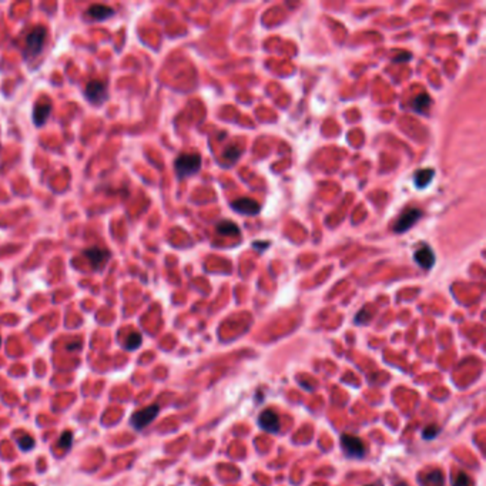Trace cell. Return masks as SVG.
Instances as JSON below:
<instances>
[{"instance_id":"cell-1","label":"cell","mask_w":486,"mask_h":486,"mask_svg":"<svg viewBox=\"0 0 486 486\" xmlns=\"http://www.w3.org/2000/svg\"><path fill=\"white\" fill-rule=\"evenodd\" d=\"M47 31L43 26H36L33 30L27 34L26 37V47H24V57L27 60L34 59L40 54V52L43 50L45 47V42H46Z\"/></svg>"},{"instance_id":"cell-2","label":"cell","mask_w":486,"mask_h":486,"mask_svg":"<svg viewBox=\"0 0 486 486\" xmlns=\"http://www.w3.org/2000/svg\"><path fill=\"white\" fill-rule=\"evenodd\" d=\"M201 155L197 153H184L178 155L174 163V169L180 178L190 177L200 170Z\"/></svg>"},{"instance_id":"cell-3","label":"cell","mask_w":486,"mask_h":486,"mask_svg":"<svg viewBox=\"0 0 486 486\" xmlns=\"http://www.w3.org/2000/svg\"><path fill=\"white\" fill-rule=\"evenodd\" d=\"M85 97L92 104H103L108 99L107 83L101 80H90L85 89Z\"/></svg>"},{"instance_id":"cell-4","label":"cell","mask_w":486,"mask_h":486,"mask_svg":"<svg viewBox=\"0 0 486 486\" xmlns=\"http://www.w3.org/2000/svg\"><path fill=\"white\" fill-rule=\"evenodd\" d=\"M341 445H342L344 452L349 458L359 459V458H363L365 452H367L365 443L359 438L354 436V435H342L341 436Z\"/></svg>"},{"instance_id":"cell-5","label":"cell","mask_w":486,"mask_h":486,"mask_svg":"<svg viewBox=\"0 0 486 486\" xmlns=\"http://www.w3.org/2000/svg\"><path fill=\"white\" fill-rule=\"evenodd\" d=\"M158 411H160V408H158L157 405H150V407H147V408L141 409V411L136 412V414H133L130 424H132L134 429L141 431V429L146 428L147 425L151 424V422L154 421L157 414H158Z\"/></svg>"},{"instance_id":"cell-6","label":"cell","mask_w":486,"mask_h":486,"mask_svg":"<svg viewBox=\"0 0 486 486\" xmlns=\"http://www.w3.org/2000/svg\"><path fill=\"white\" fill-rule=\"evenodd\" d=\"M86 258L89 260V263L92 265L93 268L96 271H100L101 268H104L106 267V264L110 260V251L107 250H104V248L100 247H90V248H86L85 253H83Z\"/></svg>"},{"instance_id":"cell-7","label":"cell","mask_w":486,"mask_h":486,"mask_svg":"<svg viewBox=\"0 0 486 486\" xmlns=\"http://www.w3.org/2000/svg\"><path fill=\"white\" fill-rule=\"evenodd\" d=\"M421 216H422V211L419 209H414V207L407 209L394 224V231L398 234L408 231L409 228L421 218Z\"/></svg>"},{"instance_id":"cell-8","label":"cell","mask_w":486,"mask_h":486,"mask_svg":"<svg viewBox=\"0 0 486 486\" xmlns=\"http://www.w3.org/2000/svg\"><path fill=\"white\" fill-rule=\"evenodd\" d=\"M258 425L267 432L277 433L279 431V418L272 409H265L258 418Z\"/></svg>"},{"instance_id":"cell-9","label":"cell","mask_w":486,"mask_h":486,"mask_svg":"<svg viewBox=\"0 0 486 486\" xmlns=\"http://www.w3.org/2000/svg\"><path fill=\"white\" fill-rule=\"evenodd\" d=\"M231 207L239 214H247V216H255L261 210L260 204L253 198H238L232 202Z\"/></svg>"},{"instance_id":"cell-10","label":"cell","mask_w":486,"mask_h":486,"mask_svg":"<svg viewBox=\"0 0 486 486\" xmlns=\"http://www.w3.org/2000/svg\"><path fill=\"white\" fill-rule=\"evenodd\" d=\"M52 108H53V106H52L50 101H42V103L34 104V107H33V123H34V126L42 127L43 124L46 123L47 118L50 117Z\"/></svg>"},{"instance_id":"cell-11","label":"cell","mask_w":486,"mask_h":486,"mask_svg":"<svg viewBox=\"0 0 486 486\" xmlns=\"http://www.w3.org/2000/svg\"><path fill=\"white\" fill-rule=\"evenodd\" d=\"M415 261L419 267H422L424 270H429L432 268L433 263H435V254L432 253V250L428 247V246H422L415 251L414 255Z\"/></svg>"},{"instance_id":"cell-12","label":"cell","mask_w":486,"mask_h":486,"mask_svg":"<svg viewBox=\"0 0 486 486\" xmlns=\"http://www.w3.org/2000/svg\"><path fill=\"white\" fill-rule=\"evenodd\" d=\"M87 15L94 20L101 22V20H107L110 17H113L116 15V12H114V9L106 6V5H93L87 10Z\"/></svg>"},{"instance_id":"cell-13","label":"cell","mask_w":486,"mask_h":486,"mask_svg":"<svg viewBox=\"0 0 486 486\" xmlns=\"http://www.w3.org/2000/svg\"><path fill=\"white\" fill-rule=\"evenodd\" d=\"M433 177H435V171L432 169H424V170L417 171V174L414 177V183L418 188H426L431 184Z\"/></svg>"},{"instance_id":"cell-14","label":"cell","mask_w":486,"mask_h":486,"mask_svg":"<svg viewBox=\"0 0 486 486\" xmlns=\"http://www.w3.org/2000/svg\"><path fill=\"white\" fill-rule=\"evenodd\" d=\"M217 231L223 235H238L239 228L235 223H232L230 220H224L217 224Z\"/></svg>"},{"instance_id":"cell-15","label":"cell","mask_w":486,"mask_h":486,"mask_svg":"<svg viewBox=\"0 0 486 486\" xmlns=\"http://www.w3.org/2000/svg\"><path fill=\"white\" fill-rule=\"evenodd\" d=\"M429 104H431V97L425 93H421L412 101V108L418 113H425L426 108L429 107Z\"/></svg>"},{"instance_id":"cell-16","label":"cell","mask_w":486,"mask_h":486,"mask_svg":"<svg viewBox=\"0 0 486 486\" xmlns=\"http://www.w3.org/2000/svg\"><path fill=\"white\" fill-rule=\"evenodd\" d=\"M140 345H141V335H140L139 332L130 334V337L126 341V347L129 348V349H136V348H139Z\"/></svg>"},{"instance_id":"cell-17","label":"cell","mask_w":486,"mask_h":486,"mask_svg":"<svg viewBox=\"0 0 486 486\" xmlns=\"http://www.w3.org/2000/svg\"><path fill=\"white\" fill-rule=\"evenodd\" d=\"M17 443H19V447H20L22 451H30L31 448L34 447V440L31 439V436H29V435L20 436L19 440H17Z\"/></svg>"},{"instance_id":"cell-18","label":"cell","mask_w":486,"mask_h":486,"mask_svg":"<svg viewBox=\"0 0 486 486\" xmlns=\"http://www.w3.org/2000/svg\"><path fill=\"white\" fill-rule=\"evenodd\" d=\"M71 443H73V433L71 432H64L60 436V439H59V447L62 448V449H69L71 447Z\"/></svg>"},{"instance_id":"cell-19","label":"cell","mask_w":486,"mask_h":486,"mask_svg":"<svg viewBox=\"0 0 486 486\" xmlns=\"http://www.w3.org/2000/svg\"><path fill=\"white\" fill-rule=\"evenodd\" d=\"M454 486H472V480L466 473L461 472V473H459V475L455 478Z\"/></svg>"},{"instance_id":"cell-20","label":"cell","mask_w":486,"mask_h":486,"mask_svg":"<svg viewBox=\"0 0 486 486\" xmlns=\"http://www.w3.org/2000/svg\"><path fill=\"white\" fill-rule=\"evenodd\" d=\"M439 433V428L438 426H426L424 429V432H422V436H424V439H433L436 435Z\"/></svg>"},{"instance_id":"cell-21","label":"cell","mask_w":486,"mask_h":486,"mask_svg":"<svg viewBox=\"0 0 486 486\" xmlns=\"http://www.w3.org/2000/svg\"><path fill=\"white\" fill-rule=\"evenodd\" d=\"M371 319V312L367 308H363L362 311L358 312V315L355 316V322L356 324H367Z\"/></svg>"},{"instance_id":"cell-22","label":"cell","mask_w":486,"mask_h":486,"mask_svg":"<svg viewBox=\"0 0 486 486\" xmlns=\"http://www.w3.org/2000/svg\"><path fill=\"white\" fill-rule=\"evenodd\" d=\"M428 480H429V482H432L433 485H442L443 476H442V473H440L439 471H435L428 475Z\"/></svg>"},{"instance_id":"cell-23","label":"cell","mask_w":486,"mask_h":486,"mask_svg":"<svg viewBox=\"0 0 486 486\" xmlns=\"http://www.w3.org/2000/svg\"><path fill=\"white\" fill-rule=\"evenodd\" d=\"M225 158L227 160H231V161H235L237 158H238L239 155V150L238 148H235V147H230V148H227V151H225Z\"/></svg>"},{"instance_id":"cell-24","label":"cell","mask_w":486,"mask_h":486,"mask_svg":"<svg viewBox=\"0 0 486 486\" xmlns=\"http://www.w3.org/2000/svg\"><path fill=\"white\" fill-rule=\"evenodd\" d=\"M396 486H407V485H405V483H399V485H396Z\"/></svg>"},{"instance_id":"cell-25","label":"cell","mask_w":486,"mask_h":486,"mask_svg":"<svg viewBox=\"0 0 486 486\" xmlns=\"http://www.w3.org/2000/svg\"><path fill=\"white\" fill-rule=\"evenodd\" d=\"M367 486H374V485H367Z\"/></svg>"},{"instance_id":"cell-26","label":"cell","mask_w":486,"mask_h":486,"mask_svg":"<svg viewBox=\"0 0 486 486\" xmlns=\"http://www.w3.org/2000/svg\"><path fill=\"white\" fill-rule=\"evenodd\" d=\"M0 342H2V340H0Z\"/></svg>"}]
</instances>
